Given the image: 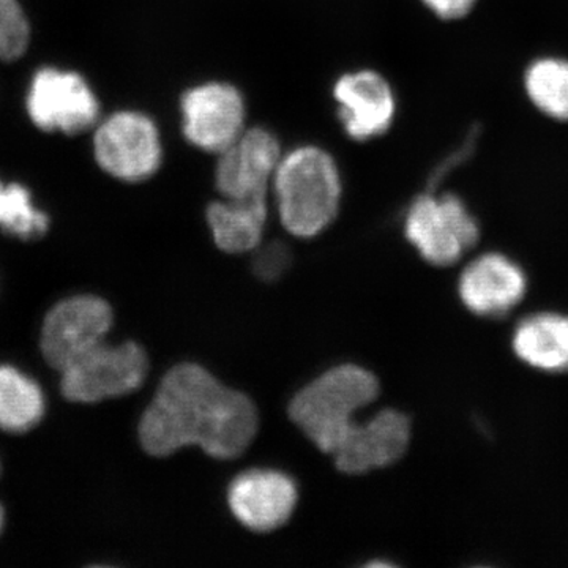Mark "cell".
<instances>
[{
    "mask_svg": "<svg viewBox=\"0 0 568 568\" xmlns=\"http://www.w3.org/2000/svg\"><path fill=\"white\" fill-rule=\"evenodd\" d=\"M525 89L538 111L568 121V61L544 58L530 63L525 74Z\"/></svg>",
    "mask_w": 568,
    "mask_h": 568,
    "instance_id": "obj_18",
    "label": "cell"
},
{
    "mask_svg": "<svg viewBox=\"0 0 568 568\" xmlns=\"http://www.w3.org/2000/svg\"><path fill=\"white\" fill-rule=\"evenodd\" d=\"M28 111L40 130L73 136L95 125L100 104L81 74L43 69L33 77Z\"/></svg>",
    "mask_w": 568,
    "mask_h": 568,
    "instance_id": "obj_8",
    "label": "cell"
},
{
    "mask_svg": "<svg viewBox=\"0 0 568 568\" xmlns=\"http://www.w3.org/2000/svg\"><path fill=\"white\" fill-rule=\"evenodd\" d=\"M284 230L295 237L323 233L342 204V174L334 156L317 145L283 153L272 181Z\"/></svg>",
    "mask_w": 568,
    "mask_h": 568,
    "instance_id": "obj_2",
    "label": "cell"
},
{
    "mask_svg": "<svg viewBox=\"0 0 568 568\" xmlns=\"http://www.w3.org/2000/svg\"><path fill=\"white\" fill-rule=\"evenodd\" d=\"M297 497L293 478L275 469L246 470L227 489L231 514L254 532H272L286 525Z\"/></svg>",
    "mask_w": 568,
    "mask_h": 568,
    "instance_id": "obj_10",
    "label": "cell"
},
{
    "mask_svg": "<svg viewBox=\"0 0 568 568\" xmlns=\"http://www.w3.org/2000/svg\"><path fill=\"white\" fill-rule=\"evenodd\" d=\"M410 440V420L395 409H384L365 424H355L332 457L342 473L358 476L394 465Z\"/></svg>",
    "mask_w": 568,
    "mask_h": 568,
    "instance_id": "obj_11",
    "label": "cell"
},
{
    "mask_svg": "<svg viewBox=\"0 0 568 568\" xmlns=\"http://www.w3.org/2000/svg\"><path fill=\"white\" fill-rule=\"evenodd\" d=\"M0 470H2V466H0ZM3 525H6V510H3V506L0 504V534H2Z\"/></svg>",
    "mask_w": 568,
    "mask_h": 568,
    "instance_id": "obj_22",
    "label": "cell"
},
{
    "mask_svg": "<svg viewBox=\"0 0 568 568\" xmlns=\"http://www.w3.org/2000/svg\"><path fill=\"white\" fill-rule=\"evenodd\" d=\"M257 424L248 396L223 386L204 366L181 364L163 376L142 414L140 440L152 457L196 446L209 457L233 459L253 443Z\"/></svg>",
    "mask_w": 568,
    "mask_h": 568,
    "instance_id": "obj_1",
    "label": "cell"
},
{
    "mask_svg": "<svg viewBox=\"0 0 568 568\" xmlns=\"http://www.w3.org/2000/svg\"><path fill=\"white\" fill-rule=\"evenodd\" d=\"M112 325V310L97 295H74L59 302L44 317L41 328V353L52 368L70 357L74 351L106 338Z\"/></svg>",
    "mask_w": 568,
    "mask_h": 568,
    "instance_id": "obj_12",
    "label": "cell"
},
{
    "mask_svg": "<svg viewBox=\"0 0 568 568\" xmlns=\"http://www.w3.org/2000/svg\"><path fill=\"white\" fill-rule=\"evenodd\" d=\"M519 361L547 373L568 372V316L540 313L523 320L511 338Z\"/></svg>",
    "mask_w": 568,
    "mask_h": 568,
    "instance_id": "obj_15",
    "label": "cell"
},
{
    "mask_svg": "<svg viewBox=\"0 0 568 568\" xmlns=\"http://www.w3.org/2000/svg\"><path fill=\"white\" fill-rule=\"evenodd\" d=\"M43 414V394L31 377L13 366H0V428L14 435L28 433Z\"/></svg>",
    "mask_w": 568,
    "mask_h": 568,
    "instance_id": "obj_17",
    "label": "cell"
},
{
    "mask_svg": "<svg viewBox=\"0 0 568 568\" xmlns=\"http://www.w3.org/2000/svg\"><path fill=\"white\" fill-rule=\"evenodd\" d=\"M267 200L215 201L207 207L209 230L216 246L226 253L254 252L263 241Z\"/></svg>",
    "mask_w": 568,
    "mask_h": 568,
    "instance_id": "obj_16",
    "label": "cell"
},
{
    "mask_svg": "<svg viewBox=\"0 0 568 568\" xmlns=\"http://www.w3.org/2000/svg\"><path fill=\"white\" fill-rule=\"evenodd\" d=\"M334 97L343 129L355 141L381 136L394 122V89L377 71L358 70L343 74L335 82Z\"/></svg>",
    "mask_w": 568,
    "mask_h": 568,
    "instance_id": "obj_13",
    "label": "cell"
},
{
    "mask_svg": "<svg viewBox=\"0 0 568 568\" xmlns=\"http://www.w3.org/2000/svg\"><path fill=\"white\" fill-rule=\"evenodd\" d=\"M405 234L426 263L447 267L477 245L480 227L455 194H424L407 211Z\"/></svg>",
    "mask_w": 568,
    "mask_h": 568,
    "instance_id": "obj_5",
    "label": "cell"
},
{
    "mask_svg": "<svg viewBox=\"0 0 568 568\" xmlns=\"http://www.w3.org/2000/svg\"><path fill=\"white\" fill-rule=\"evenodd\" d=\"M93 153L104 173L119 181L151 179L163 162L159 126L142 112H115L97 126Z\"/></svg>",
    "mask_w": 568,
    "mask_h": 568,
    "instance_id": "obj_6",
    "label": "cell"
},
{
    "mask_svg": "<svg viewBox=\"0 0 568 568\" xmlns=\"http://www.w3.org/2000/svg\"><path fill=\"white\" fill-rule=\"evenodd\" d=\"M422 2L443 20H458L473 10L477 0H422Z\"/></svg>",
    "mask_w": 568,
    "mask_h": 568,
    "instance_id": "obj_21",
    "label": "cell"
},
{
    "mask_svg": "<svg viewBox=\"0 0 568 568\" xmlns=\"http://www.w3.org/2000/svg\"><path fill=\"white\" fill-rule=\"evenodd\" d=\"M182 132L200 151L219 155L245 130V100L233 84L204 82L181 99Z\"/></svg>",
    "mask_w": 568,
    "mask_h": 568,
    "instance_id": "obj_7",
    "label": "cell"
},
{
    "mask_svg": "<svg viewBox=\"0 0 568 568\" xmlns=\"http://www.w3.org/2000/svg\"><path fill=\"white\" fill-rule=\"evenodd\" d=\"M379 395L377 377L357 365H339L294 396L290 417L324 454L332 455L357 422L355 414Z\"/></svg>",
    "mask_w": 568,
    "mask_h": 568,
    "instance_id": "obj_3",
    "label": "cell"
},
{
    "mask_svg": "<svg viewBox=\"0 0 568 568\" xmlns=\"http://www.w3.org/2000/svg\"><path fill=\"white\" fill-rule=\"evenodd\" d=\"M31 26L18 0H0V61L11 62L24 54Z\"/></svg>",
    "mask_w": 568,
    "mask_h": 568,
    "instance_id": "obj_20",
    "label": "cell"
},
{
    "mask_svg": "<svg viewBox=\"0 0 568 568\" xmlns=\"http://www.w3.org/2000/svg\"><path fill=\"white\" fill-rule=\"evenodd\" d=\"M58 372L62 376V394L69 402L92 405L140 388L148 377L149 358L138 343L111 346L103 338L71 354Z\"/></svg>",
    "mask_w": 568,
    "mask_h": 568,
    "instance_id": "obj_4",
    "label": "cell"
},
{
    "mask_svg": "<svg viewBox=\"0 0 568 568\" xmlns=\"http://www.w3.org/2000/svg\"><path fill=\"white\" fill-rule=\"evenodd\" d=\"M278 138L254 126L219 153L215 185L224 200H267L272 181L282 160Z\"/></svg>",
    "mask_w": 568,
    "mask_h": 568,
    "instance_id": "obj_9",
    "label": "cell"
},
{
    "mask_svg": "<svg viewBox=\"0 0 568 568\" xmlns=\"http://www.w3.org/2000/svg\"><path fill=\"white\" fill-rule=\"evenodd\" d=\"M0 227L21 241H37L48 233L50 219L33 207L28 189L0 183Z\"/></svg>",
    "mask_w": 568,
    "mask_h": 568,
    "instance_id": "obj_19",
    "label": "cell"
},
{
    "mask_svg": "<svg viewBox=\"0 0 568 568\" xmlns=\"http://www.w3.org/2000/svg\"><path fill=\"white\" fill-rule=\"evenodd\" d=\"M528 278L510 257L499 253L478 256L459 276L463 304L477 316L507 315L525 297Z\"/></svg>",
    "mask_w": 568,
    "mask_h": 568,
    "instance_id": "obj_14",
    "label": "cell"
}]
</instances>
